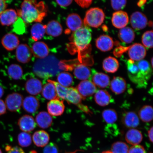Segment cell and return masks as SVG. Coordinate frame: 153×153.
<instances>
[{"label": "cell", "mask_w": 153, "mask_h": 153, "mask_svg": "<svg viewBox=\"0 0 153 153\" xmlns=\"http://www.w3.org/2000/svg\"><path fill=\"white\" fill-rule=\"evenodd\" d=\"M47 12L46 6L43 1L24 0L17 13L26 24H30L34 22L41 23L47 16Z\"/></svg>", "instance_id": "1"}, {"label": "cell", "mask_w": 153, "mask_h": 153, "mask_svg": "<svg viewBox=\"0 0 153 153\" xmlns=\"http://www.w3.org/2000/svg\"><path fill=\"white\" fill-rule=\"evenodd\" d=\"M91 39V30L88 26H83L73 33L67 49L71 54L81 53L87 48Z\"/></svg>", "instance_id": "2"}, {"label": "cell", "mask_w": 153, "mask_h": 153, "mask_svg": "<svg viewBox=\"0 0 153 153\" xmlns=\"http://www.w3.org/2000/svg\"><path fill=\"white\" fill-rule=\"evenodd\" d=\"M63 70L60 62L53 56L38 60L34 64L33 71L39 77L49 78L54 76Z\"/></svg>", "instance_id": "3"}, {"label": "cell", "mask_w": 153, "mask_h": 153, "mask_svg": "<svg viewBox=\"0 0 153 153\" xmlns=\"http://www.w3.org/2000/svg\"><path fill=\"white\" fill-rule=\"evenodd\" d=\"M105 14L102 9L93 7L86 12L83 23L85 26L98 28L104 22Z\"/></svg>", "instance_id": "4"}, {"label": "cell", "mask_w": 153, "mask_h": 153, "mask_svg": "<svg viewBox=\"0 0 153 153\" xmlns=\"http://www.w3.org/2000/svg\"><path fill=\"white\" fill-rule=\"evenodd\" d=\"M126 65L130 80L140 87L146 85L147 81L140 71L136 62L129 59L127 61Z\"/></svg>", "instance_id": "5"}, {"label": "cell", "mask_w": 153, "mask_h": 153, "mask_svg": "<svg viewBox=\"0 0 153 153\" xmlns=\"http://www.w3.org/2000/svg\"><path fill=\"white\" fill-rule=\"evenodd\" d=\"M23 100V97L20 94H10L5 99V102L7 108L11 112L18 111L22 106Z\"/></svg>", "instance_id": "6"}, {"label": "cell", "mask_w": 153, "mask_h": 153, "mask_svg": "<svg viewBox=\"0 0 153 153\" xmlns=\"http://www.w3.org/2000/svg\"><path fill=\"white\" fill-rule=\"evenodd\" d=\"M146 54V48L141 44H134L129 47L128 50V55L130 59L135 62L143 60Z\"/></svg>", "instance_id": "7"}, {"label": "cell", "mask_w": 153, "mask_h": 153, "mask_svg": "<svg viewBox=\"0 0 153 153\" xmlns=\"http://www.w3.org/2000/svg\"><path fill=\"white\" fill-rule=\"evenodd\" d=\"M76 88L83 99L91 96L97 91L96 86L92 82L88 80L80 82Z\"/></svg>", "instance_id": "8"}, {"label": "cell", "mask_w": 153, "mask_h": 153, "mask_svg": "<svg viewBox=\"0 0 153 153\" xmlns=\"http://www.w3.org/2000/svg\"><path fill=\"white\" fill-rule=\"evenodd\" d=\"M130 22L134 29L140 30L146 27L148 24V20L143 13L135 11L131 15Z\"/></svg>", "instance_id": "9"}, {"label": "cell", "mask_w": 153, "mask_h": 153, "mask_svg": "<svg viewBox=\"0 0 153 153\" xmlns=\"http://www.w3.org/2000/svg\"><path fill=\"white\" fill-rule=\"evenodd\" d=\"M83 22L81 17L75 13L68 15L66 19V24L68 29L66 30L65 33L69 34L71 32H74L83 26Z\"/></svg>", "instance_id": "10"}, {"label": "cell", "mask_w": 153, "mask_h": 153, "mask_svg": "<svg viewBox=\"0 0 153 153\" xmlns=\"http://www.w3.org/2000/svg\"><path fill=\"white\" fill-rule=\"evenodd\" d=\"M47 108L51 116H59L64 113L65 106L64 101L58 98L50 101L48 103Z\"/></svg>", "instance_id": "11"}, {"label": "cell", "mask_w": 153, "mask_h": 153, "mask_svg": "<svg viewBox=\"0 0 153 153\" xmlns=\"http://www.w3.org/2000/svg\"><path fill=\"white\" fill-rule=\"evenodd\" d=\"M16 58L19 62L26 64L31 59L32 53L30 48L26 44H21L16 48Z\"/></svg>", "instance_id": "12"}, {"label": "cell", "mask_w": 153, "mask_h": 153, "mask_svg": "<svg viewBox=\"0 0 153 153\" xmlns=\"http://www.w3.org/2000/svg\"><path fill=\"white\" fill-rule=\"evenodd\" d=\"M111 22L115 27L121 29L126 27L128 24L129 17L125 11H118L113 14Z\"/></svg>", "instance_id": "13"}, {"label": "cell", "mask_w": 153, "mask_h": 153, "mask_svg": "<svg viewBox=\"0 0 153 153\" xmlns=\"http://www.w3.org/2000/svg\"><path fill=\"white\" fill-rule=\"evenodd\" d=\"M30 48L32 54L38 58H45L49 54V48L46 44L42 42H36L32 45Z\"/></svg>", "instance_id": "14"}, {"label": "cell", "mask_w": 153, "mask_h": 153, "mask_svg": "<svg viewBox=\"0 0 153 153\" xmlns=\"http://www.w3.org/2000/svg\"><path fill=\"white\" fill-rule=\"evenodd\" d=\"M18 125L20 129L25 132L33 131L36 127L35 120L31 116L25 115L19 119Z\"/></svg>", "instance_id": "15"}, {"label": "cell", "mask_w": 153, "mask_h": 153, "mask_svg": "<svg viewBox=\"0 0 153 153\" xmlns=\"http://www.w3.org/2000/svg\"><path fill=\"white\" fill-rule=\"evenodd\" d=\"M95 43L97 48L103 52L111 51L114 45V42L112 38L109 36L104 34L97 38Z\"/></svg>", "instance_id": "16"}, {"label": "cell", "mask_w": 153, "mask_h": 153, "mask_svg": "<svg viewBox=\"0 0 153 153\" xmlns=\"http://www.w3.org/2000/svg\"><path fill=\"white\" fill-rule=\"evenodd\" d=\"M18 18L16 11L13 9L5 10L0 15V22L3 26L13 25Z\"/></svg>", "instance_id": "17"}, {"label": "cell", "mask_w": 153, "mask_h": 153, "mask_svg": "<svg viewBox=\"0 0 153 153\" xmlns=\"http://www.w3.org/2000/svg\"><path fill=\"white\" fill-rule=\"evenodd\" d=\"M18 38L15 34L9 33L6 34L1 39V44L8 51H12L16 48L19 45Z\"/></svg>", "instance_id": "18"}, {"label": "cell", "mask_w": 153, "mask_h": 153, "mask_svg": "<svg viewBox=\"0 0 153 153\" xmlns=\"http://www.w3.org/2000/svg\"><path fill=\"white\" fill-rule=\"evenodd\" d=\"M122 121L126 127L130 129L135 128L139 125L140 123L138 115L133 111L126 112L123 114Z\"/></svg>", "instance_id": "19"}, {"label": "cell", "mask_w": 153, "mask_h": 153, "mask_svg": "<svg viewBox=\"0 0 153 153\" xmlns=\"http://www.w3.org/2000/svg\"><path fill=\"white\" fill-rule=\"evenodd\" d=\"M22 106L26 112L30 114H33L39 109V102L36 97L30 96L26 97L24 99Z\"/></svg>", "instance_id": "20"}, {"label": "cell", "mask_w": 153, "mask_h": 153, "mask_svg": "<svg viewBox=\"0 0 153 153\" xmlns=\"http://www.w3.org/2000/svg\"><path fill=\"white\" fill-rule=\"evenodd\" d=\"M32 140L36 146L43 148L48 143L50 136L47 132L43 130H39L34 133Z\"/></svg>", "instance_id": "21"}, {"label": "cell", "mask_w": 153, "mask_h": 153, "mask_svg": "<svg viewBox=\"0 0 153 153\" xmlns=\"http://www.w3.org/2000/svg\"><path fill=\"white\" fill-rule=\"evenodd\" d=\"M25 89L30 94L36 95L41 93L42 89V84L39 80L37 78H30L26 82Z\"/></svg>", "instance_id": "22"}, {"label": "cell", "mask_w": 153, "mask_h": 153, "mask_svg": "<svg viewBox=\"0 0 153 153\" xmlns=\"http://www.w3.org/2000/svg\"><path fill=\"white\" fill-rule=\"evenodd\" d=\"M111 90L116 94L123 93L127 88V83L125 80L120 76L114 77L110 83Z\"/></svg>", "instance_id": "23"}, {"label": "cell", "mask_w": 153, "mask_h": 153, "mask_svg": "<svg viewBox=\"0 0 153 153\" xmlns=\"http://www.w3.org/2000/svg\"><path fill=\"white\" fill-rule=\"evenodd\" d=\"M125 139L130 144L139 145L143 140V136L139 130L135 128L130 129L126 134Z\"/></svg>", "instance_id": "24"}, {"label": "cell", "mask_w": 153, "mask_h": 153, "mask_svg": "<svg viewBox=\"0 0 153 153\" xmlns=\"http://www.w3.org/2000/svg\"><path fill=\"white\" fill-rule=\"evenodd\" d=\"M74 74L77 79L84 81L89 79L91 75V71L89 67L83 64L76 65L74 68Z\"/></svg>", "instance_id": "25"}, {"label": "cell", "mask_w": 153, "mask_h": 153, "mask_svg": "<svg viewBox=\"0 0 153 153\" xmlns=\"http://www.w3.org/2000/svg\"><path fill=\"white\" fill-rule=\"evenodd\" d=\"M36 121L40 128L42 129H47L51 127L52 124L53 118L48 113L42 111L36 116Z\"/></svg>", "instance_id": "26"}, {"label": "cell", "mask_w": 153, "mask_h": 153, "mask_svg": "<svg viewBox=\"0 0 153 153\" xmlns=\"http://www.w3.org/2000/svg\"><path fill=\"white\" fill-rule=\"evenodd\" d=\"M92 82L96 86L104 88L109 85L110 78L107 74L101 72H96L93 76Z\"/></svg>", "instance_id": "27"}, {"label": "cell", "mask_w": 153, "mask_h": 153, "mask_svg": "<svg viewBox=\"0 0 153 153\" xmlns=\"http://www.w3.org/2000/svg\"><path fill=\"white\" fill-rule=\"evenodd\" d=\"M83 99L76 88L68 87L64 99L69 104L79 105Z\"/></svg>", "instance_id": "28"}, {"label": "cell", "mask_w": 153, "mask_h": 153, "mask_svg": "<svg viewBox=\"0 0 153 153\" xmlns=\"http://www.w3.org/2000/svg\"><path fill=\"white\" fill-rule=\"evenodd\" d=\"M96 103L101 106H105L109 104L112 99L108 92L104 90H99L97 91L94 95Z\"/></svg>", "instance_id": "29"}, {"label": "cell", "mask_w": 153, "mask_h": 153, "mask_svg": "<svg viewBox=\"0 0 153 153\" xmlns=\"http://www.w3.org/2000/svg\"><path fill=\"white\" fill-rule=\"evenodd\" d=\"M118 36L122 42L128 44L134 41L135 38V34L132 29L126 27L120 29L118 32Z\"/></svg>", "instance_id": "30"}, {"label": "cell", "mask_w": 153, "mask_h": 153, "mask_svg": "<svg viewBox=\"0 0 153 153\" xmlns=\"http://www.w3.org/2000/svg\"><path fill=\"white\" fill-rule=\"evenodd\" d=\"M62 27L58 22L55 20L50 22L46 25V32L52 37H57L62 34Z\"/></svg>", "instance_id": "31"}, {"label": "cell", "mask_w": 153, "mask_h": 153, "mask_svg": "<svg viewBox=\"0 0 153 153\" xmlns=\"http://www.w3.org/2000/svg\"><path fill=\"white\" fill-rule=\"evenodd\" d=\"M48 82L42 89V94L43 97L47 100H50L59 98L57 96L55 85L48 80Z\"/></svg>", "instance_id": "32"}, {"label": "cell", "mask_w": 153, "mask_h": 153, "mask_svg": "<svg viewBox=\"0 0 153 153\" xmlns=\"http://www.w3.org/2000/svg\"><path fill=\"white\" fill-rule=\"evenodd\" d=\"M119 67V63L117 59L112 56L105 58L102 62V68L105 71L110 73L116 72Z\"/></svg>", "instance_id": "33"}, {"label": "cell", "mask_w": 153, "mask_h": 153, "mask_svg": "<svg viewBox=\"0 0 153 153\" xmlns=\"http://www.w3.org/2000/svg\"><path fill=\"white\" fill-rule=\"evenodd\" d=\"M46 25L37 22L32 26L31 29L32 38L34 42L41 39L45 36Z\"/></svg>", "instance_id": "34"}, {"label": "cell", "mask_w": 153, "mask_h": 153, "mask_svg": "<svg viewBox=\"0 0 153 153\" xmlns=\"http://www.w3.org/2000/svg\"><path fill=\"white\" fill-rule=\"evenodd\" d=\"M139 119L143 122L148 123L152 121L153 117V110L152 106L146 105L143 106L139 111Z\"/></svg>", "instance_id": "35"}, {"label": "cell", "mask_w": 153, "mask_h": 153, "mask_svg": "<svg viewBox=\"0 0 153 153\" xmlns=\"http://www.w3.org/2000/svg\"><path fill=\"white\" fill-rule=\"evenodd\" d=\"M140 71L147 81L150 78L152 72L150 64L146 60H142L136 62Z\"/></svg>", "instance_id": "36"}, {"label": "cell", "mask_w": 153, "mask_h": 153, "mask_svg": "<svg viewBox=\"0 0 153 153\" xmlns=\"http://www.w3.org/2000/svg\"><path fill=\"white\" fill-rule=\"evenodd\" d=\"M57 82L60 85L65 87H68L73 82V76L69 73L62 72L57 76Z\"/></svg>", "instance_id": "37"}, {"label": "cell", "mask_w": 153, "mask_h": 153, "mask_svg": "<svg viewBox=\"0 0 153 153\" xmlns=\"http://www.w3.org/2000/svg\"><path fill=\"white\" fill-rule=\"evenodd\" d=\"M7 72L9 76L15 80L20 79L23 74L22 67L16 64H11L9 66Z\"/></svg>", "instance_id": "38"}, {"label": "cell", "mask_w": 153, "mask_h": 153, "mask_svg": "<svg viewBox=\"0 0 153 153\" xmlns=\"http://www.w3.org/2000/svg\"><path fill=\"white\" fill-rule=\"evenodd\" d=\"M102 117L106 123L109 124L115 123L118 119L117 113L112 109H108L103 111Z\"/></svg>", "instance_id": "39"}, {"label": "cell", "mask_w": 153, "mask_h": 153, "mask_svg": "<svg viewBox=\"0 0 153 153\" xmlns=\"http://www.w3.org/2000/svg\"><path fill=\"white\" fill-rule=\"evenodd\" d=\"M18 140L19 145L23 148L30 146L32 142V137L30 134L23 131L19 134Z\"/></svg>", "instance_id": "40"}, {"label": "cell", "mask_w": 153, "mask_h": 153, "mask_svg": "<svg viewBox=\"0 0 153 153\" xmlns=\"http://www.w3.org/2000/svg\"><path fill=\"white\" fill-rule=\"evenodd\" d=\"M129 149L127 143L123 141H117L112 145L111 151L112 153H128Z\"/></svg>", "instance_id": "41"}, {"label": "cell", "mask_w": 153, "mask_h": 153, "mask_svg": "<svg viewBox=\"0 0 153 153\" xmlns=\"http://www.w3.org/2000/svg\"><path fill=\"white\" fill-rule=\"evenodd\" d=\"M26 24L22 18L19 17L13 24V32L19 35L24 34L26 31Z\"/></svg>", "instance_id": "42"}, {"label": "cell", "mask_w": 153, "mask_h": 153, "mask_svg": "<svg viewBox=\"0 0 153 153\" xmlns=\"http://www.w3.org/2000/svg\"><path fill=\"white\" fill-rule=\"evenodd\" d=\"M153 31L148 30L143 34L142 37V42L143 45L147 49L153 48Z\"/></svg>", "instance_id": "43"}, {"label": "cell", "mask_w": 153, "mask_h": 153, "mask_svg": "<svg viewBox=\"0 0 153 153\" xmlns=\"http://www.w3.org/2000/svg\"><path fill=\"white\" fill-rule=\"evenodd\" d=\"M111 5L113 9L120 11L125 7L127 3V0H111Z\"/></svg>", "instance_id": "44"}, {"label": "cell", "mask_w": 153, "mask_h": 153, "mask_svg": "<svg viewBox=\"0 0 153 153\" xmlns=\"http://www.w3.org/2000/svg\"><path fill=\"white\" fill-rule=\"evenodd\" d=\"M43 153H59L58 147L55 143H51L45 146Z\"/></svg>", "instance_id": "45"}, {"label": "cell", "mask_w": 153, "mask_h": 153, "mask_svg": "<svg viewBox=\"0 0 153 153\" xmlns=\"http://www.w3.org/2000/svg\"><path fill=\"white\" fill-rule=\"evenodd\" d=\"M128 153H146L145 149L143 146L141 145H132L129 148Z\"/></svg>", "instance_id": "46"}, {"label": "cell", "mask_w": 153, "mask_h": 153, "mask_svg": "<svg viewBox=\"0 0 153 153\" xmlns=\"http://www.w3.org/2000/svg\"><path fill=\"white\" fill-rule=\"evenodd\" d=\"M80 6L83 8H87L91 5L93 0H75Z\"/></svg>", "instance_id": "47"}, {"label": "cell", "mask_w": 153, "mask_h": 153, "mask_svg": "<svg viewBox=\"0 0 153 153\" xmlns=\"http://www.w3.org/2000/svg\"><path fill=\"white\" fill-rule=\"evenodd\" d=\"M6 149L7 153H25L22 148L18 146L10 147L9 146Z\"/></svg>", "instance_id": "48"}, {"label": "cell", "mask_w": 153, "mask_h": 153, "mask_svg": "<svg viewBox=\"0 0 153 153\" xmlns=\"http://www.w3.org/2000/svg\"><path fill=\"white\" fill-rule=\"evenodd\" d=\"M58 4L62 7H67L72 3L73 0H56Z\"/></svg>", "instance_id": "49"}, {"label": "cell", "mask_w": 153, "mask_h": 153, "mask_svg": "<svg viewBox=\"0 0 153 153\" xmlns=\"http://www.w3.org/2000/svg\"><path fill=\"white\" fill-rule=\"evenodd\" d=\"M7 112V107L4 101L0 99V116L4 114Z\"/></svg>", "instance_id": "50"}, {"label": "cell", "mask_w": 153, "mask_h": 153, "mask_svg": "<svg viewBox=\"0 0 153 153\" xmlns=\"http://www.w3.org/2000/svg\"><path fill=\"white\" fill-rule=\"evenodd\" d=\"M7 7V3L4 0H0V15L5 10Z\"/></svg>", "instance_id": "51"}, {"label": "cell", "mask_w": 153, "mask_h": 153, "mask_svg": "<svg viewBox=\"0 0 153 153\" xmlns=\"http://www.w3.org/2000/svg\"><path fill=\"white\" fill-rule=\"evenodd\" d=\"M153 128L152 127H151L150 129L148 131V136L149 140L150 142H153Z\"/></svg>", "instance_id": "52"}, {"label": "cell", "mask_w": 153, "mask_h": 153, "mask_svg": "<svg viewBox=\"0 0 153 153\" xmlns=\"http://www.w3.org/2000/svg\"><path fill=\"white\" fill-rule=\"evenodd\" d=\"M4 94V90L1 85H0V98H1Z\"/></svg>", "instance_id": "53"}, {"label": "cell", "mask_w": 153, "mask_h": 153, "mask_svg": "<svg viewBox=\"0 0 153 153\" xmlns=\"http://www.w3.org/2000/svg\"><path fill=\"white\" fill-rule=\"evenodd\" d=\"M146 0H140L139 2L138 3V5L139 6L141 7L144 4L145 2H146Z\"/></svg>", "instance_id": "54"}, {"label": "cell", "mask_w": 153, "mask_h": 153, "mask_svg": "<svg viewBox=\"0 0 153 153\" xmlns=\"http://www.w3.org/2000/svg\"><path fill=\"white\" fill-rule=\"evenodd\" d=\"M101 153H112L111 151H106L101 152Z\"/></svg>", "instance_id": "55"}, {"label": "cell", "mask_w": 153, "mask_h": 153, "mask_svg": "<svg viewBox=\"0 0 153 153\" xmlns=\"http://www.w3.org/2000/svg\"><path fill=\"white\" fill-rule=\"evenodd\" d=\"M153 58L152 57V60H151V63H152V68H153Z\"/></svg>", "instance_id": "56"}, {"label": "cell", "mask_w": 153, "mask_h": 153, "mask_svg": "<svg viewBox=\"0 0 153 153\" xmlns=\"http://www.w3.org/2000/svg\"><path fill=\"white\" fill-rule=\"evenodd\" d=\"M0 153H2V152L1 150V149H0Z\"/></svg>", "instance_id": "57"}, {"label": "cell", "mask_w": 153, "mask_h": 153, "mask_svg": "<svg viewBox=\"0 0 153 153\" xmlns=\"http://www.w3.org/2000/svg\"><path fill=\"white\" fill-rule=\"evenodd\" d=\"M4 1H7V0H4Z\"/></svg>", "instance_id": "58"}]
</instances>
